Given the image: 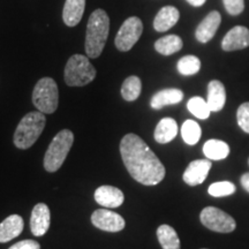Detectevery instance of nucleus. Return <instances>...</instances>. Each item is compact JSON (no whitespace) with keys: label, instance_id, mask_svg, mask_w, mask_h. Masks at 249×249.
Instances as JSON below:
<instances>
[{"label":"nucleus","instance_id":"obj_1","mask_svg":"<svg viewBox=\"0 0 249 249\" xmlns=\"http://www.w3.org/2000/svg\"><path fill=\"white\" fill-rule=\"evenodd\" d=\"M120 154L132 178L142 185H158L165 178L164 165L136 134L124 136L120 142Z\"/></svg>","mask_w":249,"mask_h":249},{"label":"nucleus","instance_id":"obj_2","mask_svg":"<svg viewBox=\"0 0 249 249\" xmlns=\"http://www.w3.org/2000/svg\"><path fill=\"white\" fill-rule=\"evenodd\" d=\"M110 31V18L107 12L98 8L90 15L86 34V53L89 58H98L107 44Z\"/></svg>","mask_w":249,"mask_h":249},{"label":"nucleus","instance_id":"obj_3","mask_svg":"<svg viewBox=\"0 0 249 249\" xmlns=\"http://www.w3.org/2000/svg\"><path fill=\"white\" fill-rule=\"evenodd\" d=\"M46 118L40 111L29 112L18 124L14 133V144L18 149L30 148L37 141L45 127Z\"/></svg>","mask_w":249,"mask_h":249},{"label":"nucleus","instance_id":"obj_4","mask_svg":"<svg viewBox=\"0 0 249 249\" xmlns=\"http://www.w3.org/2000/svg\"><path fill=\"white\" fill-rule=\"evenodd\" d=\"M73 142L74 134L70 129H62L54 136L44 156V169L48 172L52 173L60 169Z\"/></svg>","mask_w":249,"mask_h":249},{"label":"nucleus","instance_id":"obj_5","mask_svg":"<svg viewBox=\"0 0 249 249\" xmlns=\"http://www.w3.org/2000/svg\"><path fill=\"white\" fill-rule=\"evenodd\" d=\"M96 77V70L86 55L74 54L65 67V82L70 87H85Z\"/></svg>","mask_w":249,"mask_h":249},{"label":"nucleus","instance_id":"obj_6","mask_svg":"<svg viewBox=\"0 0 249 249\" xmlns=\"http://www.w3.org/2000/svg\"><path fill=\"white\" fill-rule=\"evenodd\" d=\"M33 103L43 113L52 114L59 103V91L55 81L51 77H43L36 83L33 91Z\"/></svg>","mask_w":249,"mask_h":249},{"label":"nucleus","instance_id":"obj_7","mask_svg":"<svg viewBox=\"0 0 249 249\" xmlns=\"http://www.w3.org/2000/svg\"><path fill=\"white\" fill-rule=\"evenodd\" d=\"M200 219L207 229L218 233H231L236 227L235 220L229 213L214 207L204 208Z\"/></svg>","mask_w":249,"mask_h":249},{"label":"nucleus","instance_id":"obj_8","mask_svg":"<svg viewBox=\"0 0 249 249\" xmlns=\"http://www.w3.org/2000/svg\"><path fill=\"white\" fill-rule=\"evenodd\" d=\"M143 24L138 17L128 18L118 31L114 44L121 52H127L138 43L142 35Z\"/></svg>","mask_w":249,"mask_h":249},{"label":"nucleus","instance_id":"obj_9","mask_svg":"<svg viewBox=\"0 0 249 249\" xmlns=\"http://www.w3.org/2000/svg\"><path fill=\"white\" fill-rule=\"evenodd\" d=\"M91 223L93 226L102 231L119 232L124 229V219L119 213L107 209H98L91 214Z\"/></svg>","mask_w":249,"mask_h":249},{"label":"nucleus","instance_id":"obj_10","mask_svg":"<svg viewBox=\"0 0 249 249\" xmlns=\"http://www.w3.org/2000/svg\"><path fill=\"white\" fill-rule=\"evenodd\" d=\"M249 46V29L244 26L233 27L224 36L222 49L224 51L231 52L244 50Z\"/></svg>","mask_w":249,"mask_h":249},{"label":"nucleus","instance_id":"obj_11","mask_svg":"<svg viewBox=\"0 0 249 249\" xmlns=\"http://www.w3.org/2000/svg\"><path fill=\"white\" fill-rule=\"evenodd\" d=\"M213 166L210 160H193L183 172V181L189 186H197L204 182Z\"/></svg>","mask_w":249,"mask_h":249},{"label":"nucleus","instance_id":"obj_12","mask_svg":"<svg viewBox=\"0 0 249 249\" xmlns=\"http://www.w3.org/2000/svg\"><path fill=\"white\" fill-rule=\"evenodd\" d=\"M51 224V213L45 203H38L34 207L30 217V230L35 236H43L49 231Z\"/></svg>","mask_w":249,"mask_h":249},{"label":"nucleus","instance_id":"obj_13","mask_svg":"<svg viewBox=\"0 0 249 249\" xmlns=\"http://www.w3.org/2000/svg\"><path fill=\"white\" fill-rule=\"evenodd\" d=\"M220 23H222V17H220L219 12H210V13L203 18V21L198 24L197 28H196V39L200 43H208L209 40L213 38L214 34L217 33Z\"/></svg>","mask_w":249,"mask_h":249},{"label":"nucleus","instance_id":"obj_14","mask_svg":"<svg viewBox=\"0 0 249 249\" xmlns=\"http://www.w3.org/2000/svg\"><path fill=\"white\" fill-rule=\"evenodd\" d=\"M95 201L104 208H118L124 203V193L113 186H101L95 192Z\"/></svg>","mask_w":249,"mask_h":249},{"label":"nucleus","instance_id":"obj_15","mask_svg":"<svg viewBox=\"0 0 249 249\" xmlns=\"http://www.w3.org/2000/svg\"><path fill=\"white\" fill-rule=\"evenodd\" d=\"M23 219L18 214H11L0 223V242L5 244L17 238L23 231Z\"/></svg>","mask_w":249,"mask_h":249},{"label":"nucleus","instance_id":"obj_16","mask_svg":"<svg viewBox=\"0 0 249 249\" xmlns=\"http://www.w3.org/2000/svg\"><path fill=\"white\" fill-rule=\"evenodd\" d=\"M180 18L179 11L173 6H165L158 12L154 20V28L158 33H164L174 27Z\"/></svg>","mask_w":249,"mask_h":249},{"label":"nucleus","instance_id":"obj_17","mask_svg":"<svg viewBox=\"0 0 249 249\" xmlns=\"http://www.w3.org/2000/svg\"><path fill=\"white\" fill-rule=\"evenodd\" d=\"M86 0H66L62 11V20L66 26L75 27L82 20Z\"/></svg>","mask_w":249,"mask_h":249},{"label":"nucleus","instance_id":"obj_18","mask_svg":"<svg viewBox=\"0 0 249 249\" xmlns=\"http://www.w3.org/2000/svg\"><path fill=\"white\" fill-rule=\"evenodd\" d=\"M207 103L211 112H218L223 110L226 103V90L220 81L213 80L208 85V98Z\"/></svg>","mask_w":249,"mask_h":249},{"label":"nucleus","instance_id":"obj_19","mask_svg":"<svg viewBox=\"0 0 249 249\" xmlns=\"http://www.w3.org/2000/svg\"><path fill=\"white\" fill-rule=\"evenodd\" d=\"M183 99V92L180 89L176 88H169V89H163L160 91L156 92L152 96L150 105L155 110H160L164 107L167 105H174L178 104Z\"/></svg>","mask_w":249,"mask_h":249},{"label":"nucleus","instance_id":"obj_20","mask_svg":"<svg viewBox=\"0 0 249 249\" xmlns=\"http://www.w3.org/2000/svg\"><path fill=\"white\" fill-rule=\"evenodd\" d=\"M178 134V124L172 118H164L158 123L155 129V140L158 143H169Z\"/></svg>","mask_w":249,"mask_h":249},{"label":"nucleus","instance_id":"obj_21","mask_svg":"<svg viewBox=\"0 0 249 249\" xmlns=\"http://www.w3.org/2000/svg\"><path fill=\"white\" fill-rule=\"evenodd\" d=\"M203 152L208 160H222L230 155V147L227 143L220 140H209L204 143Z\"/></svg>","mask_w":249,"mask_h":249},{"label":"nucleus","instance_id":"obj_22","mask_svg":"<svg viewBox=\"0 0 249 249\" xmlns=\"http://www.w3.org/2000/svg\"><path fill=\"white\" fill-rule=\"evenodd\" d=\"M182 39L177 35H167L161 37L155 43V49L158 53L163 55H171L177 53L182 49Z\"/></svg>","mask_w":249,"mask_h":249},{"label":"nucleus","instance_id":"obj_23","mask_svg":"<svg viewBox=\"0 0 249 249\" xmlns=\"http://www.w3.org/2000/svg\"><path fill=\"white\" fill-rule=\"evenodd\" d=\"M157 238L163 249H180L179 236L172 226L160 225L157 229Z\"/></svg>","mask_w":249,"mask_h":249},{"label":"nucleus","instance_id":"obj_24","mask_svg":"<svg viewBox=\"0 0 249 249\" xmlns=\"http://www.w3.org/2000/svg\"><path fill=\"white\" fill-rule=\"evenodd\" d=\"M142 82L138 76H129L124 81L121 87V96L124 101L134 102L141 95Z\"/></svg>","mask_w":249,"mask_h":249},{"label":"nucleus","instance_id":"obj_25","mask_svg":"<svg viewBox=\"0 0 249 249\" xmlns=\"http://www.w3.org/2000/svg\"><path fill=\"white\" fill-rule=\"evenodd\" d=\"M202 130L200 124L194 120H186L181 127V136L187 144L194 145L200 141Z\"/></svg>","mask_w":249,"mask_h":249},{"label":"nucleus","instance_id":"obj_26","mask_svg":"<svg viewBox=\"0 0 249 249\" xmlns=\"http://www.w3.org/2000/svg\"><path fill=\"white\" fill-rule=\"evenodd\" d=\"M177 67L181 75H195L201 70V60L195 55H185L178 61Z\"/></svg>","mask_w":249,"mask_h":249},{"label":"nucleus","instance_id":"obj_27","mask_svg":"<svg viewBox=\"0 0 249 249\" xmlns=\"http://www.w3.org/2000/svg\"><path fill=\"white\" fill-rule=\"evenodd\" d=\"M187 107H188L189 112H191L192 114H194L196 118H198V119H208V118L210 117V113H211V110L209 107V105H208L207 101H204L202 97H193L188 101L187 103Z\"/></svg>","mask_w":249,"mask_h":249},{"label":"nucleus","instance_id":"obj_28","mask_svg":"<svg viewBox=\"0 0 249 249\" xmlns=\"http://www.w3.org/2000/svg\"><path fill=\"white\" fill-rule=\"evenodd\" d=\"M235 191L236 187L234 186V183L230 181H219L210 185L208 193L213 197H224V196L234 194Z\"/></svg>","mask_w":249,"mask_h":249},{"label":"nucleus","instance_id":"obj_29","mask_svg":"<svg viewBox=\"0 0 249 249\" xmlns=\"http://www.w3.org/2000/svg\"><path fill=\"white\" fill-rule=\"evenodd\" d=\"M236 119H238L239 127L245 133L249 134V102L241 104L236 112Z\"/></svg>","mask_w":249,"mask_h":249},{"label":"nucleus","instance_id":"obj_30","mask_svg":"<svg viewBox=\"0 0 249 249\" xmlns=\"http://www.w3.org/2000/svg\"><path fill=\"white\" fill-rule=\"evenodd\" d=\"M224 7L226 12L231 15H239L245 9V0H223Z\"/></svg>","mask_w":249,"mask_h":249},{"label":"nucleus","instance_id":"obj_31","mask_svg":"<svg viewBox=\"0 0 249 249\" xmlns=\"http://www.w3.org/2000/svg\"><path fill=\"white\" fill-rule=\"evenodd\" d=\"M8 249H40V245L37 241L34 240H22L18 241L17 244L11 246Z\"/></svg>","mask_w":249,"mask_h":249},{"label":"nucleus","instance_id":"obj_32","mask_svg":"<svg viewBox=\"0 0 249 249\" xmlns=\"http://www.w3.org/2000/svg\"><path fill=\"white\" fill-rule=\"evenodd\" d=\"M241 185L245 188V191H247L249 193V173H245L244 176L241 177Z\"/></svg>","mask_w":249,"mask_h":249},{"label":"nucleus","instance_id":"obj_33","mask_svg":"<svg viewBox=\"0 0 249 249\" xmlns=\"http://www.w3.org/2000/svg\"><path fill=\"white\" fill-rule=\"evenodd\" d=\"M205 1H207V0H187V2L191 4L192 6H194V7H201L202 5L205 4Z\"/></svg>","mask_w":249,"mask_h":249},{"label":"nucleus","instance_id":"obj_34","mask_svg":"<svg viewBox=\"0 0 249 249\" xmlns=\"http://www.w3.org/2000/svg\"><path fill=\"white\" fill-rule=\"evenodd\" d=\"M203 249H205V248H203Z\"/></svg>","mask_w":249,"mask_h":249}]
</instances>
